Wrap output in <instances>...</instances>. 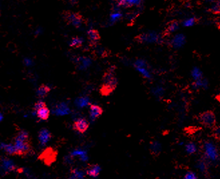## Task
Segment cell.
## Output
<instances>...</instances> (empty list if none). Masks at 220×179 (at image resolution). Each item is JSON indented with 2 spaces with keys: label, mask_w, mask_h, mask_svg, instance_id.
Listing matches in <instances>:
<instances>
[{
  "label": "cell",
  "mask_w": 220,
  "mask_h": 179,
  "mask_svg": "<svg viewBox=\"0 0 220 179\" xmlns=\"http://www.w3.org/2000/svg\"><path fill=\"white\" fill-rule=\"evenodd\" d=\"M50 114V110L47 107H44L36 112V115L42 120H47Z\"/></svg>",
  "instance_id": "d6986e66"
},
{
  "label": "cell",
  "mask_w": 220,
  "mask_h": 179,
  "mask_svg": "<svg viewBox=\"0 0 220 179\" xmlns=\"http://www.w3.org/2000/svg\"><path fill=\"white\" fill-rule=\"evenodd\" d=\"M116 86V80L112 73L106 74L104 77V84L101 88L102 95L107 96L115 89Z\"/></svg>",
  "instance_id": "6da1fadb"
},
{
  "label": "cell",
  "mask_w": 220,
  "mask_h": 179,
  "mask_svg": "<svg viewBox=\"0 0 220 179\" xmlns=\"http://www.w3.org/2000/svg\"><path fill=\"white\" fill-rule=\"evenodd\" d=\"M119 5L125 7L139 6L142 4V0H116Z\"/></svg>",
  "instance_id": "4fadbf2b"
},
{
  "label": "cell",
  "mask_w": 220,
  "mask_h": 179,
  "mask_svg": "<svg viewBox=\"0 0 220 179\" xmlns=\"http://www.w3.org/2000/svg\"><path fill=\"white\" fill-rule=\"evenodd\" d=\"M68 108L66 107V105H64V104H61V105H60L59 106H58V108H57V112H62V111H68Z\"/></svg>",
  "instance_id": "d590c367"
},
{
  "label": "cell",
  "mask_w": 220,
  "mask_h": 179,
  "mask_svg": "<svg viewBox=\"0 0 220 179\" xmlns=\"http://www.w3.org/2000/svg\"><path fill=\"white\" fill-rule=\"evenodd\" d=\"M100 172V167L98 164H92L88 166L86 170V174L92 177H97Z\"/></svg>",
  "instance_id": "2e32d148"
},
{
  "label": "cell",
  "mask_w": 220,
  "mask_h": 179,
  "mask_svg": "<svg viewBox=\"0 0 220 179\" xmlns=\"http://www.w3.org/2000/svg\"><path fill=\"white\" fill-rule=\"evenodd\" d=\"M1 148L4 150V151L7 154L11 155V156H14V155H17V150L14 144H1Z\"/></svg>",
  "instance_id": "ac0fdd59"
},
{
  "label": "cell",
  "mask_w": 220,
  "mask_h": 179,
  "mask_svg": "<svg viewBox=\"0 0 220 179\" xmlns=\"http://www.w3.org/2000/svg\"><path fill=\"white\" fill-rule=\"evenodd\" d=\"M134 67L137 70L147 79L152 77V72L151 71L149 64L143 59H138L134 63Z\"/></svg>",
  "instance_id": "277c9868"
},
{
  "label": "cell",
  "mask_w": 220,
  "mask_h": 179,
  "mask_svg": "<svg viewBox=\"0 0 220 179\" xmlns=\"http://www.w3.org/2000/svg\"><path fill=\"white\" fill-rule=\"evenodd\" d=\"M190 74L193 81H197V80L202 79L204 77L203 71L198 66L193 67L191 70Z\"/></svg>",
  "instance_id": "5bb4252c"
},
{
  "label": "cell",
  "mask_w": 220,
  "mask_h": 179,
  "mask_svg": "<svg viewBox=\"0 0 220 179\" xmlns=\"http://www.w3.org/2000/svg\"><path fill=\"white\" fill-rule=\"evenodd\" d=\"M217 23H218V26L220 27V19L218 20V22H217Z\"/></svg>",
  "instance_id": "ab89813d"
},
{
  "label": "cell",
  "mask_w": 220,
  "mask_h": 179,
  "mask_svg": "<svg viewBox=\"0 0 220 179\" xmlns=\"http://www.w3.org/2000/svg\"><path fill=\"white\" fill-rule=\"evenodd\" d=\"M153 94L155 96H157V97H161L164 94V92H165V89L164 88L161 86V85H158V86L155 87L154 89L153 90Z\"/></svg>",
  "instance_id": "4316f807"
},
{
  "label": "cell",
  "mask_w": 220,
  "mask_h": 179,
  "mask_svg": "<svg viewBox=\"0 0 220 179\" xmlns=\"http://www.w3.org/2000/svg\"><path fill=\"white\" fill-rule=\"evenodd\" d=\"M14 140L18 141H29L30 140V136H29V134L26 130H21L18 132L16 135H15L14 138Z\"/></svg>",
  "instance_id": "7402d4cb"
},
{
  "label": "cell",
  "mask_w": 220,
  "mask_h": 179,
  "mask_svg": "<svg viewBox=\"0 0 220 179\" xmlns=\"http://www.w3.org/2000/svg\"><path fill=\"white\" fill-rule=\"evenodd\" d=\"M204 151H205L206 157L210 160L216 161L218 159V151H217L216 146L212 142H207L205 143V145H204Z\"/></svg>",
  "instance_id": "8992f818"
},
{
  "label": "cell",
  "mask_w": 220,
  "mask_h": 179,
  "mask_svg": "<svg viewBox=\"0 0 220 179\" xmlns=\"http://www.w3.org/2000/svg\"><path fill=\"white\" fill-rule=\"evenodd\" d=\"M77 62L79 64V68L84 69L86 68L91 64V60L87 58H80L77 60Z\"/></svg>",
  "instance_id": "603a6c76"
},
{
  "label": "cell",
  "mask_w": 220,
  "mask_h": 179,
  "mask_svg": "<svg viewBox=\"0 0 220 179\" xmlns=\"http://www.w3.org/2000/svg\"><path fill=\"white\" fill-rule=\"evenodd\" d=\"M1 161H2L1 167L2 168H3V170H4L5 174L8 173L10 171L15 170V168L16 167H15V164L12 160L7 159V158H4V159L2 158Z\"/></svg>",
  "instance_id": "7c38bea8"
},
{
  "label": "cell",
  "mask_w": 220,
  "mask_h": 179,
  "mask_svg": "<svg viewBox=\"0 0 220 179\" xmlns=\"http://www.w3.org/2000/svg\"><path fill=\"white\" fill-rule=\"evenodd\" d=\"M187 39L185 35L183 33H177L173 34L169 39V44L174 50H178L184 47L186 44Z\"/></svg>",
  "instance_id": "3957f363"
},
{
  "label": "cell",
  "mask_w": 220,
  "mask_h": 179,
  "mask_svg": "<svg viewBox=\"0 0 220 179\" xmlns=\"http://www.w3.org/2000/svg\"><path fill=\"white\" fill-rule=\"evenodd\" d=\"M14 145L16 148L18 156H26L31 152V144L30 140L26 142L14 140Z\"/></svg>",
  "instance_id": "5b68a950"
},
{
  "label": "cell",
  "mask_w": 220,
  "mask_h": 179,
  "mask_svg": "<svg viewBox=\"0 0 220 179\" xmlns=\"http://www.w3.org/2000/svg\"><path fill=\"white\" fill-rule=\"evenodd\" d=\"M209 85V82L208 80H207L205 77H203L202 79H200L197 81H194L193 84V87L194 89L198 90V89H206L208 88Z\"/></svg>",
  "instance_id": "e0dca14e"
},
{
  "label": "cell",
  "mask_w": 220,
  "mask_h": 179,
  "mask_svg": "<svg viewBox=\"0 0 220 179\" xmlns=\"http://www.w3.org/2000/svg\"><path fill=\"white\" fill-rule=\"evenodd\" d=\"M50 88L47 85L42 84L38 88V90H37V95L39 98H44L48 94V93L50 92Z\"/></svg>",
  "instance_id": "44dd1931"
},
{
  "label": "cell",
  "mask_w": 220,
  "mask_h": 179,
  "mask_svg": "<svg viewBox=\"0 0 220 179\" xmlns=\"http://www.w3.org/2000/svg\"><path fill=\"white\" fill-rule=\"evenodd\" d=\"M65 19L68 23L72 24L75 27H80L83 21V18L82 16L76 13L67 12L65 14Z\"/></svg>",
  "instance_id": "ba28073f"
},
{
  "label": "cell",
  "mask_w": 220,
  "mask_h": 179,
  "mask_svg": "<svg viewBox=\"0 0 220 179\" xmlns=\"http://www.w3.org/2000/svg\"><path fill=\"white\" fill-rule=\"evenodd\" d=\"M201 1L206 2V3H209V4H213V3L216 2L217 0H201Z\"/></svg>",
  "instance_id": "74e56055"
},
{
  "label": "cell",
  "mask_w": 220,
  "mask_h": 179,
  "mask_svg": "<svg viewBox=\"0 0 220 179\" xmlns=\"http://www.w3.org/2000/svg\"><path fill=\"white\" fill-rule=\"evenodd\" d=\"M198 167L201 171H204L206 170V164L205 162L200 161L198 164Z\"/></svg>",
  "instance_id": "e575fe53"
},
{
  "label": "cell",
  "mask_w": 220,
  "mask_h": 179,
  "mask_svg": "<svg viewBox=\"0 0 220 179\" xmlns=\"http://www.w3.org/2000/svg\"><path fill=\"white\" fill-rule=\"evenodd\" d=\"M181 24L177 21H173L169 23L167 28V31L169 34H175L178 32L180 28H181Z\"/></svg>",
  "instance_id": "9a60e30c"
},
{
  "label": "cell",
  "mask_w": 220,
  "mask_h": 179,
  "mask_svg": "<svg viewBox=\"0 0 220 179\" xmlns=\"http://www.w3.org/2000/svg\"><path fill=\"white\" fill-rule=\"evenodd\" d=\"M52 138V134L48 130L42 129L38 134V139L39 142L42 145H45Z\"/></svg>",
  "instance_id": "8fae6325"
},
{
  "label": "cell",
  "mask_w": 220,
  "mask_h": 179,
  "mask_svg": "<svg viewBox=\"0 0 220 179\" xmlns=\"http://www.w3.org/2000/svg\"><path fill=\"white\" fill-rule=\"evenodd\" d=\"M83 39L80 38V37H74V38L72 39L70 45L72 47H78L81 46L82 44H83Z\"/></svg>",
  "instance_id": "d4e9b609"
},
{
  "label": "cell",
  "mask_w": 220,
  "mask_h": 179,
  "mask_svg": "<svg viewBox=\"0 0 220 179\" xmlns=\"http://www.w3.org/2000/svg\"><path fill=\"white\" fill-rule=\"evenodd\" d=\"M24 62L26 64V65H27V66H30L31 64V60H30V59L26 58V60H24Z\"/></svg>",
  "instance_id": "8d00e7d4"
},
{
  "label": "cell",
  "mask_w": 220,
  "mask_h": 179,
  "mask_svg": "<svg viewBox=\"0 0 220 179\" xmlns=\"http://www.w3.org/2000/svg\"><path fill=\"white\" fill-rule=\"evenodd\" d=\"M185 150H186V152L188 154H191L195 153L197 151V147H196V145L194 143L190 142L188 143L186 146H185Z\"/></svg>",
  "instance_id": "484cf974"
},
{
  "label": "cell",
  "mask_w": 220,
  "mask_h": 179,
  "mask_svg": "<svg viewBox=\"0 0 220 179\" xmlns=\"http://www.w3.org/2000/svg\"><path fill=\"white\" fill-rule=\"evenodd\" d=\"M88 36L92 42L99 41L100 38L99 33L96 30H94V29H90L88 31Z\"/></svg>",
  "instance_id": "cb8c5ba5"
},
{
  "label": "cell",
  "mask_w": 220,
  "mask_h": 179,
  "mask_svg": "<svg viewBox=\"0 0 220 179\" xmlns=\"http://www.w3.org/2000/svg\"><path fill=\"white\" fill-rule=\"evenodd\" d=\"M213 135L216 138L220 139V126L216 127L213 130Z\"/></svg>",
  "instance_id": "d6a6232c"
},
{
  "label": "cell",
  "mask_w": 220,
  "mask_h": 179,
  "mask_svg": "<svg viewBox=\"0 0 220 179\" xmlns=\"http://www.w3.org/2000/svg\"><path fill=\"white\" fill-rule=\"evenodd\" d=\"M139 41L146 44H161L163 42V37L158 32L152 31L140 35Z\"/></svg>",
  "instance_id": "7a4b0ae2"
},
{
  "label": "cell",
  "mask_w": 220,
  "mask_h": 179,
  "mask_svg": "<svg viewBox=\"0 0 220 179\" xmlns=\"http://www.w3.org/2000/svg\"><path fill=\"white\" fill-rule=\"evenodd\" d=\"M46 102H44L42 101V100H39L38 102H37L34 104V110L37 112L38 110H39V109H41L42 108H44V107H46Z\"/></svg>",
  "instance_id": "4dcf8cb0"
},
{
  "label": "cell",
  "mask_w": 220,
  "mask_h": 179,
  "mask_svg": "<svg viewBox=\"0 0 220 179\" xmlns=\"http://www.w3.org/2000/svg\"><path fill=\"white\" fill-rule=\"evenodd\" d=\"M200 122L206 127H211L216 123V116L210 111L203 112L200 116Z\"/></svg>",
  "instance_id": "52a82bcc"
},
{
  "label": "cell",
  "mask_w": 220,
  "mask_h": 179,
  "mask_svg": "<svg viewBox=\"0 0 220 179\" xmlns=\"http://www.w3.org/2000/svg\"><path fill=\"white\" fill-rule=\"evenodd\" d=\"M76 104H78V106L80 107H83L85 106L86 105L88 104V99L87 98H80L76 100Z\"/></svg>",
  "instance_id": "f546056e"
},
{
  "label": "cell",
  "mask_w": 220,
  "mask_h": 179,
  "mask_svg": "<svg viewBox=\"0 0 220 179\" xmlns=\"http://www.w3.org/2000/svg\"><path fill=\"white\" fill-rule=\"evenodd\" d=\"M196 22H197V19L195 17L193 16H190V17H187L183 20L181 21V26L184 27V28H191L195 25Z\"/></svg>",
  "instance_id": "ffe728a7"
},
{
  "label": "cell",
  "mask_w": 220,
  "mask_h": 179,
  "mask_svg": "<svg viewBox=\"0 0 220 179\" xmlns=\"http://www.w3.org/2000/svg\"><path fill=\"white\" fill-rule=\"evenodd\" d=\"M103 113V109L101 107L94 104L90 105V116L92 120H96Z\"/></svg>",
  "instance_id": "30bf717a"
},
{
  "label": "cell",
  "mask_w": 220,
  "mask_h": 179,
  "mask_svg": "<svg viewBox=\"0 0 220 179\" xmlns=\"http://www.w3.org/2000/svg\"><path fill=\"white\" fill-rule=\"evenodd\" d=\"M161 146L160 143L157 142H155L151 144V150L152 152L153 153H158L159 152L161 151Z\"/></svg>",
  "instance_id": "f1b7e54d"
},
{
  "label": "cell",
  "mask_w": 220,
  "mask_h": 179,
  "mask_svg": "<svg viewBox=\"0 0 220 179\" xmlns=\"http://www.w3.org/2000/svg\"><path fill=\"white\" fill-rule=\"evenodd\" d=\"M70 1L73 4H76V3L78 2V0H70Z\"/></svg>",
  "instance_id": "f35d334b"
},
{
  "label": "cell",
  "mask_w": 220,
  "mask_h": 179,
  "mask_svg": "<svg viewBox=\"0 0 220 179\" xmlns=\"http://www.w3.org/2000/svg\"><path fill=\"white\" fill-rule=\"evenodd\" d=\"M89 126V122L86 119L79 118L74 122L73 129L76 131V132L83 134L88 129Z\"/></svg>",
  "instance_id": "9c48e42d"
},
{
  "label": "cell",
  "mask_w": 220,
  "mask_h": 179,
  "mask_svg": "<svg viewBox=\"0 0 220 179\" xmlns=\"http://www.w3.org/2000/svg\"><path fill=\"white\" fill-rule=\"evenodd\" d=\"M210 9L214 13H220V0H217L212 4Z\"/></svg>",
  "instance_id": "83f0119b"
},
{
  "label": "cell",
  "mask_w": 220,
  "mask_h": 179,
  "mask_svg": "<svg viewBox=\"0 0 220 179\" xmlns=\"http://www.w3.org/2000/svg\"><path fill=\"white\" fill-rule=\"evenodd\" d=\"M121 17H122V14L121 13L115 12V13H113L112 15H111L110 19H111V21H116V20H119V19H120Z\"/></svg>",
  "instance_id": "1f68e13d"
},
{
  "label": "cell",
  "mask_w": 220,
  "mask_h": 179,
  "mask_svg": "<svg viewBox=\"0 0 220 179\" xmlns=\"http://www.w3.org/2000/svg\"><path fill=\"white\" fill-rule=\"evenodd\" d=\"M185 179H197V176L193 172H188L185 176Z\"/></svg>",
  "instance_id": "836d02e7"
}]
</instances>
